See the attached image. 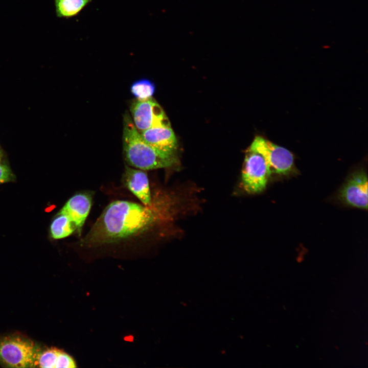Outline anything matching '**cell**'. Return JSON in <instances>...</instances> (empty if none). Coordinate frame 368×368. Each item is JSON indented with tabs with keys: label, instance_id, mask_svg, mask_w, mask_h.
Returning a JSON list of instances; mask_svg holds the SVG:
<instances>
[{
	"label": "cell",
	"instance_id": "cell-1",
	"mask_svg": "<svg viewBox=\"0 0 368 368\" xmlns=\"http://www.w3.org/2000/svg\"><path fill=\"white\" fill-rule=\"evenodd\" d=\"M158 204L143 205L117 200L103 211L83 241L89 245L115 242L144 233L160 218Z\"/></svg>",
	"mask_w": 368,
	"mask_h": 368
},
{
	"label": "cell",
	"instance_id": "cell-11",
	"mask_svg": "<svg viewBox=\"0 0 368 368\" xmlns=\"http://www.w3.org/2000/svg\"><path fill=\"white\" fill-rule=\"evenodd\" d=\"M92 0H54L57 17L68 19L78 15Z\"/></svg>",
	"mask_w": 368,
	"mask_h": 368
},
{
	"label": "cell",
	"instance_id": "cell-10",
	"mask_svg": "<svg viewBox=\"0 0 368 368\" xmlns=\"http://www.w3.org/2000/svg\"><path fill=\"white\" fill-rule=\"evenodd\" d=\"M91 197L86 193H78L71 197L60 212L67 215L75 223L80 233L81 228L89 213Z\"/></svg>",
	"mask_w": 368,
	"mask_h": 368
},
{
	"label": "cell",
	"instance_id": "cell-16",
	"mask_svg": "<svg viewBox=\"0 0 368 368\" xmlns=\"http://www.w3.org/2000/svg\"><path fill=\"white\" fill-rule=\"evenodd\" d=\"M11 173L9 168L5 165L0 164V183L9 180Z\"/></svg>",
	"mask_w": 368,
	"mask_h": 368
},
{
	"label": "cell",
	"instance_id": "cell-5",
	"mask_svg": "<svg viewBox=\"0 0 368 368\" xmlns=\"http://www.w3.org/2000/svg\"><path fill=\"white\" fill-rule=\"evenodd\" d=\"M271 173L264 157L250 147L246 150L242 173V185L246 192L256 194L264 191Z\"/></svg>",
	"mask_w": 368,
	"mask_h": 368
},
{
	"label": "cell",
	"instance_id": "cell-2",
	"mask_svg": "<svg viewBox=\"0 0 368 368\" xmlns=\"http://www.w3.org/2000/svg\"><path fill=\"white\" fill-rule=\"evenodd\" d=\"M123 148L127 165L143 170L168 168L177 163L175 154L163 153L145 142L128 111L123 117Z\"/></svg>",
	"mask_w": 368,
	"mask_h": 368
},
{
	"label": "cell",
	"instance_id": "cell-15",
	"mask_svg": "<svg viewBox=\"0 0 368 368\" xmlns=\"http://www.w3.org/2000/svg\"><path fill=\"white\" fill-rule=\"evenodd\" d=\"M76 367H77V365L73 358L66 353L60 350L56 368H73Z\"/></svg>",
	"mask_w": 368,
	"mask_h": 368
},
{
	"label": "cell",
	"instance_id": "cell-9",
	"mask_svg": "<svg viewBox=\"0 0 368 368\" xmlns=\"http://www.w3.org/2000/svg\"><path fill=\"white\" fill-rule=\"evenodd\" d=\"M123 182L144 205L151 202L149 181L146 172L126 166L123 175Z\"/></svg>",
	"mask_w": 368,
	"mask_h": 368
},
{
	"label": "cell",
	"instance_id": "cell-12",
	"mask_svg": "<svg viewBox=\"0 0 368 368\" xmlns=\"http://www.w3.org/2000/svg\"><path fill=\"white\" fill-rule=\"evenodd\" d=\"M77 229L72 219L66 214L60 211L51 225V233L53 238L59 239L70 236Z\"/></svg>",
	"mask_w": 368,
	"mask_h": 368
},
{
	"label": "cell",
	"instance_id": "cell-14",
	"mask_svg": "<svg viewBox=\"0 0 368 368\" xmlns=\"http://www.w3.org/2000/svg\"><path fill=\"white\" fill-rule=\"evenodd\" d=\"M155 89V85L151 81L142 79L132 84L130 91L136 99L145 100L152 97Z\"/></svg>",
	"mask_w": 368,
	"mask_h": 368
},
{
	"label": "cell",
	"instance_id": "cell-4",
	"mask_svg": "<svg viewBox=\"0 0 368 368\" xmlns=\"http://www.w3.org/2000/svg\"><path fill=\"white\" fill-rule=\"evenodd\" d=\"M266 160L271 174L287 176L297 172L293 154L287 149L257 136L249 147Z\"/></svg>",
	"mask_w": 368,
	"mask_h": 368
},
{
	"label": "cell",
	"instance_id": "cell-7",
	"mask_svg": "<svg viewBox=\"0 0 368 368\" xmlns=\"http://www.w3.org/2000/svg\"><path fill=\"white\" fill-rule=\"evenodd\" d=\"M367 176L364 170L354 172L340 190L339 199L347 205L367 210Z\"/></svg>",
	"mask_w": 368,
	"mask_h": 368
},
{
	"label": "cell",
	"instance_id": "cell-6",
	"mask_svg": "<svg viewBox=\"0 0 368 368\" xmlns=\"http://www.w3.org/2000/svg\"><path fill=\"white\" fill-rule=\"evenodd\" d=\"M130 110L133 123L140 133L153 126H171L164 110L152 97L134 100L130 105Z\"/></svg>",
	"mask_w": 368,
	"mask_h": 368
},
{
	"label": "cell",
	"instance_id": "cell-3",
	"mask_svg": "<svg viewBox=\"0 0 368 368\" xmlns=\"http://www.w3.org/2000/svg\"><path fill=\"white\" fill-rule=\"evenodd\" d=\"M40 346L20 333L0 335V364L6 367H34Z\"/></svg>",
	"mask_w": 368,
	"mask_h": 368
},
{
	"label": "cell",
	"instance_id": "cell-8",
	"mask_svg": "<svg viewBox=\"0 0 368 368\" xmlns=\"http://www.w3.org/2000/svg\"><path fill=\"white\" fill-rule=\"evenodd\" d=\"M140 134L145 142L155 149L165 154H175L177 141L171 126H153Z\"/></svg>",
	"mask_w": 368,
	"mask_h": 368
},
{
	"label": "cell",
	"instance_id": "cell-13",
	"mask_svg": "<svg viewBox=\"0 0 368 368\" xmlns=\"http://www.w3.org/2000/svg\"><path fill=\"white\" fill-rule=\"evenodd\" d=\"M60 350L53 347H40L35 356L34 367L56 368Z\"/></svg>",
	"mask_w": 368,
	"mask_h": 368
}]
</instances>
